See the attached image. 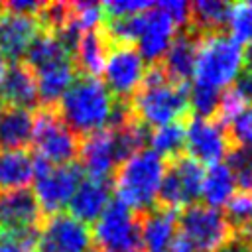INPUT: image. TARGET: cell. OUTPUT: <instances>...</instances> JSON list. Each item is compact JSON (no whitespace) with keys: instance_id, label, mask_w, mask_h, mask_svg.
I'll return each instance as SVG.
<instances>
[{"instance_id":"1","label":"cell","mask_w":252,"mask_h":252,"mask_svg":"<svg viewBox=\"0 0 252 252\" xmlns=\"http://www.w3.org/2000/svg\"><path fill=\"white\" fill-rule=\"evenodd\" d=\"M118 100L106 85L93 75L75 77L67 93L59 100V116L79 136L104 130L112 124Z\"/></svg>"},{"instance_id":"2","label":"cell","mask_w":252,"mask_h":252,"mask_svg":"<svg viewBox=\"0 0 252 252\" xmlns=\"http://www.w3.org/2000/svg\"><path fill=\"white\" fill-rule=\"evenodd\" d=\"M128 104L132 116L146 128L181 122L189 112V83H177L159 65H154L146 71L140 89Z\"/></svg>"},{"instance_id":"3","label":"cell","mask_w":252,"mask_h":252,"mask_svg":"<svg viewBox=\"0 0 252 252\" xmlns=\"http://www.w3.org/2000/svg\"><path fill=\"white\" fill-rule=\"evenodd\" d=\"M165 165V159L150 148H142L130 154L114 171L112 189L116 193V201L136 215H144L154 209L158 203Z\"/></svg>"},{"instance_id":"4","label":"cell","mask_w":252,"mask_h":252,"mask_svg":"<svg viewBox=\"0 0 252 252\" xmlns=\"http://www.w3.org/2000/svg\"><path fill=\"white\" fill-rule=\"evenodd\" d=\"M244 69V47L226 32H213L199 37L193 85H201L222 93Z\"/></svg>"},{"instance_id":"5","label":"cell","mask_w":252,"mask_h":252,"mask_svg":"<svg viewBox=\"0 0 252 252\" xmlns=\"http://www.w3.org/2000/svg\"><path fill=\"white\" fill-rule=\"evenodd\" d=\"M32 144L35 148V158L51 165L73 163L79 156V136L51 106L41 108L33 116Z\"/></svg>"},{"instance_id":"6","label":"cell","mask_w":252,"mask_h":252,"mask_svg":"<svg viewBox=\"0 0 252 252\" xmlns=\"http://www.w3.org/2000/svg\"><path fill=\"white\" fill-rule=\"evenodd\" d=\"M91 236L96 252H140V215L110 201L93 222Z\"/></svg>"},{"instance_id":"7","label":"cell","mask_w":252,"mask_h":252,"mask_svg":"<svg viewBox=\"0 0 252 252\" xmlns=\"http://www.w3.org/2000/svg\"><path fill=\"white\" fill-rule=\"evenodd\" d=\"M177 230L195 252H219L232 236L222 211L203 203H193L177 215Z\"/></svg>"},{"instance_id":"8","label":"cell","mask_w":252,"mask_h":252,"mask_svg":"<svg viewBox=\"0 0 252 252\" xmlns=\"http://www.w3.org/2000/svg\"><path fill=\"white\" fill-rule=\"evenodd\" d=\"M83 169L77 163L51 165L35 158V175H33V197L41 213L57 215L65 209L83 179Z\"/></svg>"},{"instance_id":"9","label":"cell","mask_w":252,"mask_h":252,"mask_svg":"<svg viewBox=\"0 0 252 252\" xmlns=\"http://www.w3.org/2000/svg\"><path fill=\"white\" fill-rule=\"evenodd\" d=\"M146 61L132 43H110L102 63V83L116 100L128 102L146 77Z\"/></svg>"},{"instance_id":"10","label":"cell","mask_w":252,"mask_h":252,"mask_svg":"<svg viewBox=\"0 0 252 252\" xmlns=\"http://www.w3.org/2000/svg\"><path fill=\"white\" fill-rule=\"evenodd\" d=\"M205 167L189 158L187 154H181L173 158L165 165V173L159 185L158 201L165 209H179L189 207L201 199V187H203Z\"/></svg>"},{"instance_id":"11","label":"cell","mask_w":252,"mask_h":252,"mask_svg":"<svg viewBox=\"0 0 252 252\" xmlns=\"http://www.w3.org/2000/svg\"><path fill=\"white\" fill-rule=\"evenodd\" d=\"M35 252H91L93 236L89 224L77 220L69 213L49 215L41 222L35 244Z\"/></svg>"},{"instance_id":"12","label":"cell","mask_w":252,"mask_h":252,"mask_svg":"<svg viewBox=\"0 0 252 252\" xmlns=\"http://www.w3.org/2000/svg\"><path fill=\"white\" fill-rule=\"evenodd\" d=\"M185 150L187 156L201 165H215L224 161L230 152L226 128L217 118L193 116L185 124Z\"/></svg>"},{"instance_id":"13","label":"cell","mask_w":252,"mask_h":252,"mask_svg":"<svg viewBox=\"0 0 252 252\" xmlns=\"http://www.w3.org/2000/svg\"><path fill=\"white\" fill-rule=\"evenodd\" d=\"M41 209L30 189L0 195V232L35 240L41 226Z\"/></svg>"},{"instance_id":"14","label":"cell","mask_w":252,"mask_h":252,"mask_svg":"<svg viewBox=\"0 0 252 252\" xmlns=\"http://www.w3.org/2000/svg\"><path fill=\"white\" fill-rule=\"evenodd\" d=\"M175 30L177 26L154 4L146 12L138 14V28L132 45L138 49L146 63L159 65L177 33Z\"/></svg>"},{"instance_id":"15","label":"cell","mask_w":252,"mask_h":252,"mask_svg":"<svg viewBox=\"0 0 252 252\" xmlns=\"http://www.w3.org/2000/svg\"><path fill=\"white\" fill-rule=\"evenodd\" d=\"M41 22L37 16H26L16 12H2L0 16V51L6 59L14 63L24 59L30 45L41 32Z\"/></svg>"},{"instance_id":"16","label":"cell","mask_w":252,"mask_h":252,"mask_svg":"<svg viewBox=\"0 0 252 252\" xmlns=\"http://www.w3.org/2000/svg\"><path fill=\"white\" fill-rule=\"evenodd\" d=\"M110 193H112V185L108 179H94V177L81 179L67 205L69 215L85 224H93L108 207Z\"/></svg>"},{"instance_id":"17","label":"cell","mask_w":252,"mask_h":252,"mask_svg":"<svg viewBox=\"0 0 252 252\" xmlns=\"http://www.w3.org/2000/svg\"><path fill=\"white\" fill-rule=\"evenodd\" d=\"M177 236V213L154 207L140 219V248L144 252H163Z\"/></svg>"},{"instance_id":"18","label":"cell","mask_w":252,"mask_h":252,"mask_svg":"<svg viewBox=\"0 0 252 252\" xmlns=\"http://www.w3.org/2000/svg\"><path fill=\"white\" fill-rule=\"evenodd\" d=\"M199 33H195L191 28L177 32L167 53L163 55L159 67L163 73L177 81V83H187L193 77V67H195V55H197V43H199Z\"/></svg>"},{"instance_id":"19","label":"cell","mask_w":252,"mask_h":252,"mask_svg":"<svg viewBox=\"0 0 252 252\" xmlns=\"http://www.w3.org/2000/svg\"><path fill=\"white\" fill-rule=\"evenodd\" d=\"M0 100L16 108L32 110L37 102V85L32 69L24 61H16L8 67L6 77L0 85Z\"/></svg>"},{"instance_id":"20","label":"cell","mask_w":252,"mask_h":252,"mask_svg":"<svg viewBox=\"0 0 252 252\" xmlns=\"http://www.w3.org/2000/svg\"><path fill=\"white\" fill-rule=\"evenodd\" d=\"M35 156L28 150H0V191H20L33 183Z\"/></svg>"},{"instance_id":"21","label":"cell","mask_w":252,"mask_h":252,"mask_svg":"<svg viewBox=\"0 0 252 252\" xmlns=\"http://www.w3.org/2000/svg\"><path fill=\"white\" fill-rule=\"evenodd\" d=\"M35 85H37V96L45 106H53L61 100V96L67 93L71 83L77 77V69L73 65V59L61 61L49 67H43L39 71H33Z\"/></svg>"},{"instance_id":"22","label":"cell","mask_w":252,"mask_h":252,"mask_svg":"<svg viewBox=\"0 0 252 252\" xmlns=\"http://www.w3.org/2000/svg\"><path fill=\"white\" fill-rule=\"evenodd\" d=\"M110 47L108 37L102 30H91L79 35L75 47H73V65L77 71H83V75L96 77L102 69L106 51Z\"/></svg>"},{"instance_id":"23","label":"cell","mask_w":252,"mask_h":252,"mask_svg":"<svg viewBox=\"0 0 252 252\" xmlns=\"http://www.w3.org/2000/svg\"><path fill=\"white\" fill-rule=\"evenodd\" d=\"M33 134V114L28 108L8 106L0 116V150H26Z\"/></svg>"},{"instance_id":"24","label":"cell","mask_w":252,"mask_h":252,"mask_svg":"<svg viewBox=\"0 0 252 252\" xmlns=\"http://www.w3.org/2000/svg\"><path fill=\"white\" fill-rule=\"evenodd\" d=\"M236 189H238L236 187V179H234L230 167L226 165V161L209 165L205 169L203 187H201L203 205L213 207V209H222L232 199Z\"/></svg>"},{"instance_id":"25","label":"cell","mask_w":252,"mask_h":252,"mask_svg":"<svg viewBox=\"0 0 252 252\" xmlns=\"http://www.w3.org/2000/svg\"><path fill=\"white\" fill-rule=\"evenodd\" d=\"M189 6H191L189 28L195 33L205 35L213 32H222V28L226 26L230 4L220 0H197Z\"/></svg>"},{"instance_id":"26","label":"cell","mask_w":252,"mask_h":252,"mask_svg":"<svg viewBox=\"0 0 252 252\" xmlns=\"http://www.w3.org/2000/svg\"><path fill=\"white\" fill-rule=\"evenodd\" d=\"M150 150H154L163 159H173L181 156L185 150V124L183 122H171L154 128L148 132Z\"/></svg>"},{"instance_id":"27","label":"cell","mask_w":252,"mask_h":252,"mask_svg":"<svg viewBox=\"0 0 252 252\" xmlns=\"http://www.w3.org/2000/svg\"><path fill=\"white\" fill-rule=\"evenodd\" d=\"M232 234L252 238V193L236 191L222 211Z\"/></svg>"},{"instance_id":"28","label":"cell","mask_w":252,"mask_h":252,"mask_svg":"<svg viewBox=\"0 0 252 252\" xmlns=\"http://www.w3.org/2000/svg\"><path fill=\"white\" fill-rule=\"evenodd\" d=\"M228 35L240 45H252V0L230 4L226 18Z\"/></svg>"},{"instance_id":"29","label":"cell","mask_w":252,"mask_h":252,"mask_svg":"<svg viewBox=\"0 0 252 252\" xmlns=\"http://www.w3.org/2000/svg\"><path fill=\"white\" fill-rule=\"evenodd\" d=\"M226 165L230 167L236 187L240 191L252 193V150L248 148H230Z\"/></svg>"},{"instance_id":"30","label":"cell","mask_w":252,"mask_h":252,"mask_svg":"<svg viewBox=\"0 0 252 252\" xmlns=\"http://www.w3.org/2000/svg\"><path fill=\"white\" fill-rule=\"evenodd\" d=\"M220 93L201 87V85H191L189 87V110L195 112L199 118H215L217 108H219Z\"/></svg>"},{"instance_id":"31","label":"cell","mask_w":252,"mask_h":252,"mask_svg":"<svg viewBox=\"0 0 252 252\" xmlns=\"http://www.w3.org/2000/svg\"><path fill=\"white\" fill-rule=\"evenodd\" d=\"M224 128H226L228 140L234 142V148L252 150V104L244 106Z\"/></svg>"},{"instance_id":"32","label":"cell","mask_w":252,"mask_h":252,"mask_svg":"<svg viewBox=\"0 0 252 252\" xmlns=\"http://www.w3.org/2000/svg\"><path fill=\"white\" fill-rule=\"evenodd\" d=\"M152 6L154 2H148V0H110L102 4V12H104V18H130L146 12Z\"/></svg>"},{"instance_id":"33","label":"cell","mask_w":252,"mask_h":252,"mask_svg":"<svg viewBox=\"0 0 252 252\" xmlns=\"http://www.w3.org/2000/svg\"><path fill=\"white\" fill-rule=\"evenodd\" d=\"M177 28H189V18H191V6L187 2H181V0H163V2H158L156 4Z\"/></svg>"},{"instance_id":"34","label":"cell","mask_w":252,"mask_h":252,"mask_svg":"<svg viewBox=\"0 0 252 252\" xmlns=\"http://www.w3.org/2000/svg\"><path fill=\"white\" fill-rule=\"evenodd\" d=\"M35 240L0 232V252H33Z\"/></svg>"},{"instance_id":"35","label":"cell","mask_w":252,"mask_h":252,"mask_svg":"<svg viewBox=\"0 0 252 252\" xmlns=\"http://www.w3.org/2000/svg\"><path fill=\"white\" fill-rule=\"evenodd\" d=\"M163 252H195V250H193V246H191L185 238L175 236V240H173V242H171Z\"/></svg>"},{"instance_id":"36","label":"cell","mask_w":252,"mask_h":252,"mask_svg":"<svg viewBox=\"0 0 252 252\" xmlns=\"http://www.w3.org/2000/svg\"><path fill=\"white\" fill-rule=\"evenodd\" d=\"M242 71H246V73L252 75V45H248L244 49V69Z\"/></svg>"},{"instance_id":"37","label":"cell","mask_w":252,"mask_h":252,"mask_svg":"<svg viewBox=\"0 0 252 252\" xmlns=\"http://www.w3.org/2000/svg\"><path fill=\"white\" fill-rule=\"evenodd\" d=\"M8 67H10L8 59H6V55H4L2 51H0V85H2L4 77H6V71H8Z\"/></svg>"},{"instance_id":"38","label":"cell","mask_w":252,"mask_h":252,"mask_svg":"<svg viewBox=\"0 0 252 252\" xmlns=\"http://www.w3.org/2000/svg\"><path fill=\"white\" fill-rule=\"evenodd\" d=\"M2 112H4V102L0 100V116H2Z\"/></svg>"},{"instance_id":"39","label":"cell","mask_w":252,"mask_h":252,"mask_svg":"<svg viewBox=\"0 0 252 252\" xmlns=\"http://www.w3.org/2000/svg\"><path fill=\"white\" fill-rule=\"evenodd\" d=\"M2 12H4V4H0V16H2Z\"/></svg>"},{"instance_id":"40","label":"cell","mask_w":252,"mask_h":252,"mask_svg":"<svg viewBox=\"0 0 252 252\" xmlns=\"http://www.w3.org/2000/svg\"><path fill=\"white\" fill-rule=\"evenodd\" d=\"M91 252H96V250H91Z\"/></svg>"}]
</instances>
